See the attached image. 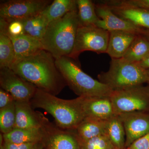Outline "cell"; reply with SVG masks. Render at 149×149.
I'll list each match as a JSON object with an SVG mask.
<instances>
[{
  "instance_id": "cell-7",
  "label": "cell",
  "mask_w": 149,
  "mask_h": 149,
  "mask_svg": "<svg viewBox=\"0 0 149 149\" xmlns=\"http://www.w3.org/2000/svg\"><path fill=\"white\" fill-rule=\"evenodd\" d=\"M109 34V31L96 26H79L74 48L68 57L77 61L80 54L85 51L106 53Z\"/></svg>"
},
{
  "instance_id": "cell-24",
  "label": "cell",
  "mask_w": 149,
  "mask_h": 149,
  "mask_svg": "<svg viewBox=\"0 0 149 149\" xmlns=\"http://www.w3.org/2000/svg\"><path fill=\"white\" fill-rule=\"evenodd\" d=\"M21 21L24 26V34L40 41L49 24L45 17L41 13Z\"/></svg>"
},
{
  "instance_id": "cell-12",
  "label": "cell",
  "mask_w": 149,
  "mask_h": 149,
  "mask_svg": "<svg viewBox=\"0 0 149 149\" xmlns=\"http://www.w3.org/2000/svg\"><path fill=\"white\" fill-rule=\"evenodd\" d=\"M116 15L142 29H149V10L126 4L122 0L102 1Z\"/></svg>"
},
{
  "instance_id": "cell-33",
  "label": "cell",
  "mask_w": 149,
  "mask_h": 149,
  "mask_svg": "<svg viewBox=\"0 0 149 149\" xmlns=\"http://www.w3.org/2000/svg\"><path fill=\"white\" fill-rule=\"evenodd\" d=\"M140 34L143 35L149 42V29H142Z\"/></svg>"
},
{
  "instance_id": "cell-8",
  "label": "cell",
  "mask_w": 149,
  "mask_h": 149,
  "mask_svg": "<svg viewBox=\"0 0 149 149\" xmlns=\"http://www.w3.org/2000/svg\"><path fill=\"white\" fill-rule=\"evenodd\" d=\"M51 0H10L0 6V17L8 22L22 21L41 13Z\"/></svg>"
},
{
  "instance_id": "cell-6",
  "label": "cell",
  "mask_w": 149,
  "mask_h": 149,
  "mask_svg": "<svg viewBox=\"0 0 149 149\" xmlns=\"http://www.w3.org/2000/svg\"><path fill=\"white\" fill-rule=\"evenodd\" d=\"M116 115L134 111H149V85H135L112 91L110 96Z\"/></svg>"
},
{
  "instance_id": "cell-16",
  "label": "cell",
  "mask_w": 149,
  "mask_h": 149,
  "mask_svg": "<svg viewBox=\"0 0 149 149\" xmlns=\"http://www.w3.org/2000/svg\"><path fill=\"white\" fill-rule=\"evenodd\" d=\"M45 136V125L41 128L31 129L15 128L3 135L4 142L16 144L40 143L44 140Z\"/></svg>"
},
{
  "instance_id": "cell-26",
  "label": "cell",
  "mask_w": 149,
  "mask_h": 149,
  "mask_svg": "<svg viewBox=\"0 0 149 149\" xmlns=\"http://www.w3.org/2000/svg\"><path fill=\"white\" fill-rule=\"evenodd\" d=\"M15 102L0 109V129L3 135L10 133L15 128L16 112Z\"/></svg>"
},
{
  "instance_id": "cell-1",
  "label": "cell",
  "mask_w": 149,
  "mask_h": 149,
  "mask_svg": "<svg viewBox=\"0 0 149 149\" xmlns=\"http://www.w3.org/2000/svg\"><path fill=\"white\" fill-rule=\"evenodd\" d=\"M9 68L37 89L54 95L67 85L56 66V59L44 49L16 60Z\"/></svg>"
},
{
  "instance_id": "cell-3",
  "label": "cell",
  "mask_w": 149,
  "mask_h": 149,
  "mask_svg": "<svg viewBox=\"0 0 149 149\" xmlns=\"http://www.w3.org/2000/svg\"><path fill=\"white\" fill-rule=\"evenodd\" d=\"M80 26L77 10L51 22L41 40L43 49L56 59L69 56L74 48Z\"/></svg>"
},
{
  "instance_id": "cell-30",
  "label": "cell",
  "mask_w": 149,
  "mask_h": 149,
  "mask_svg": "<svg viewBox=\"0 0 149 149\" xmlns=\"http://www.w3.org/2000/svg\"><path fill=\"white\" fill-rule=\"evenodd\" d=\"M15 101L14 99L10 93L3 90L0 89V109L8 106L10 104Z\"/></svg>"
},
{
  "instance_id": "cell-20",
  "label": "cell",
  "mask_w": 149,
  "mask_h": 149,
  "mask_svg": "<svg viewBox=\"0 0 149 149\" xmlns=\"http://www.w3.org/2000/svg\"><path fill=\"white\" fill-rule=\"evenodd\" d=\"M77 10L76 0H54L41 13L48 23L64 16L66 14Z\"/></svg>"
},
{
  "instance_id": "cell-4",
  "label": "cell",
  "mask_w": 149,
  "mask_h": 149,
  "mask_svg": "<svg viewBox=\"0 0 149 149\" xmlns=\"http://www.w3.org/2000/svg\"><path fill=\"white\" fill-rule=\"evenodd\" d=\"M56 66L66 85L78 97H110L112 91L82 70L77 61L68 56L56 59Z\"/></svg>"
},
{
  "instance_id": "cell-13",
  "label": "cell",
  "mask_w": 149,
  "mask_h": 149,
  "mask_svg": "<svg viewBox=\"0 0 149 149\" xmlns=\"http://www.w3.org/2000/svg\"><path fill=\"white\" fill-rule=\"evenodd\" d=\"M81 97L86 117L107 120L116 115L110 97Z\"/></svg>"
},
{
  "instance_id": "cell-34",
  "label": "cell",
  "mask_w": 149,
  "mask_h": 149,
  "mask_svg": "<svg viewBox=\"0 0 149 149\" xmlns=\"http://www.w3.org/2000/svg\"><path fill=\"white\" fill-rule=\"evenodd\" d=\"M147 74V83L149 85V69L146 70Z\"/></svg>"
},
{
  "instance_id": "cell-32",
  "label": "cell",
  "mask_w": 149,
  "mask_h": 149,
  "mask_svg": "<svg viewBox=\"0 0 149 149\" xmlns=\"http://www.w3.org/2000/svg\"><path fill=\"white\" fill-rule=\"evenodd\" d=\"M140 66L145 69H149V54L139 63Z\"/></svg>"
},
{
  "instance_id": "cell-22",
  "label": "cell",
  "mask_w": 149,
  "mask_h": 149,
  "mask_svg": "<svg viewBox=\"0 0 149 149\" xmlns=\"http://www.w3.org/2000/svg\"><path fill=\"white\" fill-rule=\"evenodd\" d=\"M149 54V42L138 34L122 58L131 62L139 63Z\"/></svg>"
},
{
  "instance_id": "cell-25",
  "label": "cell",
  "mask_w": 149,
  "mask_h": 149,
  "mask_svg": "<svg viewBox=\"0 0 149 149\" xmlns=\"http://www.w3.org/2000/svg\"><path fill=\"white\" fill-rule=\"evenodd\" d=\"M15 59L13 44L6 33L0 31V68L9 67Z\"/></svg>"
},
{
  "instance_id": "cell-17",
  "label": "cell",
  "mask_w": 149,
  "mask_h": 149,
  "mask_svg": "<svg viewBox=\"0 0 149 149\" xmlns=\"http://www.w3.org/2000/svg\"><path fill=\"white\" fill-rule=\"evenodd\" d=\"M47 149H81L76 133L50 132L46 127Z\"/></svg>"
},
{
  "instance_id": "cell-29",
  "label": "cell",
  "mask_w": 149,
  "mask_h": 149,
  "mask_svg": "<svg viewBox=\"0 0 149 149\" xmlns=\"http://www.w3.org/2000/svg\"><path fill=\"white\" fill-rule=\"evenodd\" d=\"M125 149H149V133L136 140Z\"/></svg>"
},
{
  "instance_id": "cell-18",
  "label": "cell",
  "mask_w": 149,
  "mask_h": 149,
  "mask_svg": "<svg viewBox=\"0 0 149 149\" xmlns=\"http://www.w3.org/2000/svg\"><path fill=\"white\" fill-rule=\"evenodd\" d=\"M7 35L13 44L15 60L28 56L38 51L44 49L40 40L26 34L16 37Z\"/></svg>"
},
{
  "instance_id": "cell-14",
  "label": "cell",
  "mask_w": 149,
  "mask_h": 149,
  "mask_svg": "<svg viewBox=\"0 0 149 149\" xmlns=\"http://www.w3.org/2000/svg\"><path fill=\"white\" fill-rule=\"evenodd\" d=\"M109 33L106 53L111 59L122 58L138 34L120 30Z\"/></svg>"
},
{
  "instance_id": "cell-11",
  "label": "cell",
  "mask_w": 149,
  "mask_h": 149,
  "mask_svg": "<svg viewBox=\"0 0 149 149\" xmlns=\"http://www.w3.org/2000/svg\"><path fill=\"white\" fill-rule=\"evenodd\" d=\"M96 13L100 20L95 26L107 31L120 30L140 34L142 28L117 16L109 6L101 2L95 3Z\"/></svg>"
},
{
  "instance_id": "cell-15",
  "label": "cell",
  "mask_w": 149,
  "mask_h": 149,
  "mask_svg": "<svg viewBox=\"0 0 149 149\" xmlns=\"http://www.w3.org/2000/svg\"><path fill=\"white\" fill-rule=\"evenodd\" d=\"M16 123L15 128L31 129L45 125L43 118L33 111L30 101H15Z\"/></svg>"
},
{
  "instance_id": "cell-28",
  "label": "cell",
  "mask_w": 149,
  "mask_h": 149,
  "mask_svg": "<svg viewBox=\"0 0 149 149\" xmlns=\"http://www.w3.org/2000/svg\"><path fill=\"white\" fill-rule=\"evenodd\" d=\"M40 143L16 144L4 142L1 149H37Z\"/></svg>"
},
{
  "instance_id": "cell-21",
  "label": "cell",
  "mask_w": 149,
  "mask_h": 149,
  "mask_svg": "<svg viewBox=\"0 0 149 149\" xmlns=\"http://www.w3.org/2000/svg\"><path fill=\"white\" fill-rule=\"evenodd\" d=\"M115 149H125L126 134L123 123L118 115L107 121V134Z\"/></svg>"
},
{
  "instance_id": "cell-31",
  "label": "cell",
  "mask_w": 149,
  "mask_h": 149,
  "mask_svg": "<svg viewBox=\"0 0 149 149\" xmlns=\"http://www.w3.org/2000/svg\"><path fill=\"white\" fill-rule=\"evenodd\" d=\"M126 4L149 10V0H122Z\"/></svg>"
},
{
  "instance_id": "cell-23",
  "label": "cell",
  "mask_w": 149,
  "mask_h": 149,
  "mask_svg": "<svg viewBox=\"0 0 149 149\" xmlns=\"http://www.w3.org/2000/svg\"><path fill=\"white\" fill-rule=\"evenodd\" d=\"M80 26H95L100 18L96 13L95 3L91 0H76Z\"/></svg>"
},
{
  "instance_id": "cell-19",
  "label": "cell",
  "mask_w": 149,
  "mask_h": 149,
  "mask_svg": "<svg viewBox=\"0 0 149 149\" xmlns=\"http://www.w3.org/2000/svg\"><path fill=\"white\" fill-rule=\"evenodd\" d=\"M107 121L85 117L75 129L80 141H85L95 137L106 135Z\"/></svg>"
},
{
  "instance_id": "cell-35",
  "label": "cell",
  "mask_w": 149,
  "mask_h": 149,
  "mask_svg": "<svg viewBox=\"0 0 149 149\" xmlns=\"http://www.w3.org/2000/svg\"><path fill=\"white\" fill-rule=\"evenodd\" d=\"M37 149H42V147H39V148H38Z\"/></svg>"
},
{
  "instance_id": "cell-9",
  "label": "cell",
  "mask_w": 149,
  "mask_h": 149,
  "mask_svg": "<svg viewBox=\"0 0 149 149\" xmlns=\"http://www.w3.org/2000/svg\"><path fill=\"white\" fill-rule=\"evenodd\" d=\"M1 88L10 93L15 101H30L37 88L9 67L0 68Z\"/></svg>"
},
{
  "instance_id": "cell-2",
  "label": "cell",
  "mask_w": 149,
  "mask_h": 149,
  "mask_svg": "<svg viewBox=\"0 0 149 149\" xmlns=\"http://www.w3.org/2000/svg\"><path fill=\"white\" fill-rule=\"evenodd\" d=\"M30 102L32 108L42 109L50 114L57 125L63 129L75 130L86 117L81 97L63 100L37 88Z\"/></svg>"
},
{
  "instance_id": "cell-5",
  "label": "cell",
  "mask_w": 149,
  "mask_h": 149,
  "mask_svg": "<svg viewBox=\"0 0 149 149\" xmlns=\"http://www.w3.org/2000/svg\"><path fill=\"white\" fill-rule=\"evenodd\" d=\"M97 77L99 81L112 91L147 82L146 70L139 63L131 62L123 58L111 59L108 70L101 72Z\"/></svg>"
},
{
  "instance_id": "cell-10",
  "label": "cell",
  "mask_w": 149,
  "mask_h": 149,
  "mask_svg": "<svg viewBox=\"0 0 149 149\" xmlns=\"http://www.w3.org/2000/svg\"><path fill=\"white\" fill-rule=\"evenodd\" d=\"M126 134L125 149L136 140L149 133V111H134L118 115Z\"/></svg>"
},
{
  "instance_id": "cell-27",
  "label": "cell",
  "mask_w": 149,
  "mask_h": 149,
  "mask_svg": "<svg viewBox=\"0 0 149 149\" xmlns=\"http://www.w3.org/2000/svg\"><path fill=\"white\" fill-rule=\"evenodd\" d=\"M81 149H115L107 135L97 136L85 141H80Z\"/></svg>"
}]
</instances>
